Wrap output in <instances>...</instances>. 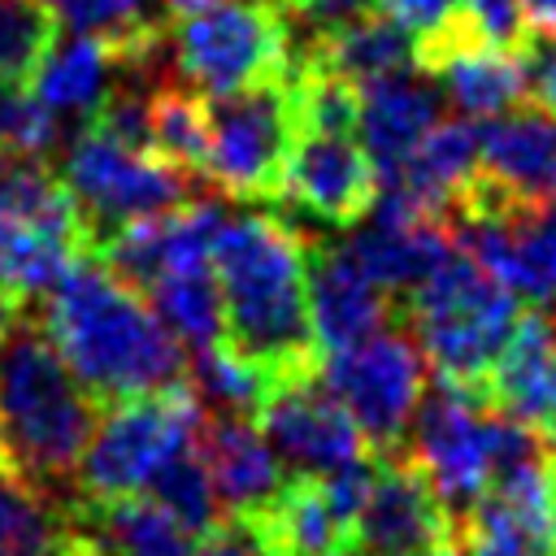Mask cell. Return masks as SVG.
<instances>
[{
	"instance_id": "obj_1",
	"label": "cell",
	"mask_w": 556,
	"mask_h": 556,
	"mask_svg": "<svg viewBox=\"0 0 556 556\" xmlns=\"http://www.w3.org/2000/svg\"><path fill=\"white\" fill-rule=\"evenodd\" d=\"M308 230L274 213H230L213 239L222 339L274 382L317 374L308 317Z\"/></svg>"
},
{
	"instance_id": "obj_2",
	"label": "cell",
	"mask_w": 556,
	"mask_h": 556,
	"mask_svg": "<svg viewBox=\"0 0 556 556\" xmlns=\"http://www.w3.org/2000/svg\"><path fill=\"white\" fill-rule=\"evenodd\" d=\"M39 326L100 408L187 378L182 343L165 330L152 304L91 252H83L43 295Z\"/></svg>"
},
{
	"instance_id": "obj_3",
	"label": "cell",
	"mask_w": 556,
	"mask_h": 556,
	"mask_svg": "<svg viewBox=\"0 0 556 556\" xmlns=\"http://www.w3.org/2000/svg\"><path fill=\"white\" fill-rule=\"evenodd\" d=\"M100 400L74 378L30 304L0 343V439L4 456L43 482L74 478V465L96 430Z\"/></svg>"
},
{
	"instance_id": "obj_4",
	"label": "cell",
	"mask_w": 556,
	"mask_h": 556,
	"mask_svg": "<svg viewBox=\"0 0 556 556\" xmlns=\"http://www.w3.org/2000/svg\"><path fill=\"white\" fill-rule=\"evenodd\" d=\"M400 308L434 378L482 400V382L521 317V300L482 261L452 248Z\"/></svg>"
},
{
	"instance_id": "obj_5",
	"label": "cell",
	"mask_w": 556,
	"mask_h": 556,
	"mask_svg": "<svg viewBox=\"0 0 556 556\" xmlns=\"http://www.w3.org/2000/svg\"><path fill=\"white\" fill-rule=\"evenodd\" d=\"M204 404L191 391V382H174L165 391L130 395L104 404L96 417V430L74 465L78 500H122L143 495L152 478L195 443Z\"/></svg>"
},
{
	"instance_id": "obj_6",
	"label": "cell",
	"mask_w": 556,
	"mask_h": 556,
	"mask_svg": "<svg viewBox=\"0 0 556 556\" xmlns=\"http://www.w3.org/2000/svg\"><path fill=\"white\" fill-rule=\"evenodd\" d=\"M300 135L295 74L204 96V182L230 200H278Z\"/></svg>"
},
{
	"instance_id": "obj_7",
	"label": "cell",
	"mask_w": 556,
	"mask_h": 556,
	"mask_svg": "<svg viewBox=\"0 0 556 556\" xmlns=\"http://www.w3.org/2000/svg\"><path fill=\"white\" fill-rule=\"evenodd\" d=\"M61 182L78 208L83 252H91L113 230L195 200L191 191L200 178L182 174L156 152L122 148L117 139L83 126L61 152Z\"/></svg>"
},
{
	"instance_id": "obj_8",
	"label": "cell",
	"mask_w": 556,
	"mask_h": 556,
	"mask_svg": "<svg viewBox=\"0 0 556 556\" xmlns=\"http://www.w3.org/2000/svg\"><path fill=\"white\" fill-rule=\"evenodd\" d=\"M174 78L200 96H226L291 70V26L278 0H217L169 30Z\"/></svg>"
},
{
	"instance_id": "obj_9",
	"label": "cell",
	"mask_w": 556,
	"mask_h": 556,
	"mask_svg": "<svg viewBox=\"0 0 556 556\" xmlns=\"http://www.w3.org/2000/svg\"><path fill=\"white\" fill-rule=\"evenodd\" d=\"M317 378L348 408L374 452H400L417 400L426 391V356L404 321V308L391 326L369 334L356 348L330 352L317 361Z\"/></svg>"
},
{
	"instance_id": "obj_10",
	"label": "cell",
	"mask_w": 556,
	"mask_h": 556,
	"mask_svg": "<svg viewBox=\"0 0 556 556\" xmlns=\"http://www.w3.org/2000/svg\"><path fill=\"white\" fill-rule=\"evenodd\" d=\"M556 195V113L521 100L478 122V169L456 195L452 217L521 213Z\"/></svg>"
},
{
	"instance_id": "obj_11",
	"label": "cell",
	"mask_w": 556,
	"mask_h": 556,
	"mask_svg": "<svg viewBox=\"0 0 556 556\" xmlns=\"http://www.w3.org/2000/svg\"><path fill=\"white\" fill-rule=\"evenodd\" d=\"M491 439H495V413L478 395H469L443 378H434L421 391L400 452H408L421 465V473L430 478L439 500L452 508L456 530H460V517L486 495Z\"/></svg>"
},
{
	"instance_id": "obj_12",
	"label": "cell",
	"mask_w": 556,
	"mask_h": 556,
	"mask_svg": "<svg viewBox=\"0 0 556 556\" xmlns=\"http://www.w3.org/2000/svg\"><path fill=\"white\" fill-rule=\"evenodd\" d=\"M256 426L291 478H326L374 452L361 426L317 374L278 382L261 404Z\"/></svg>"
},
{
	"instance_id": "obj_13",
	"label": "cell",
	"mask_w": 556,
	"mask_h": 556,
	"mask_svg": "<svg viewBox=\"0 0 556 556\" xmlns=\"http://www.w3.org/2000/svg\"><path fill=\"white\" fill-rule=\"evenodd\" d=\"M456 547V517L408 452H378L374 491L352 526L356 556H434Z\"/></svg>"
},
{
	"instance_id": "obj_14",
	"label": "cell",
	"mask_w": 556,
	"mask_h": 556,
	"mask_svg": "<svg viewBox=\"0 0 556 556\" xmlns=\"http://www.w3.org/2000/svg\"><path fill=\"white\" fill-rule=\"evenodd\" d=\"M282 195L326 226H361V217L374 208L378 174L356 130L300 126L295 148L287 156Z\"/></svg>"
},
{
	"instance_id": "obj_15",
	"label": "cell",
	"mask_w": 556,
	"mask_h": 556,
	"mask_svg": "<svg viewBox=\"0 0 556 556\" xmlns=\"http://www.w3.org/2000/svg\"><path fill=\"white\" fill-rule=\"evenodd\" d=\"M308 317L317 352H343L378 334L400 317V300H391L343 243L308 239Z\"/></svg>"
},
{
	"instance_id": "obj_16",
	"label": "cell",
	"mask_w": 556,
	"mask_h": 556,
	"mask_svg": "<svg viewBox=\"0 0 556 556\" xmlns=\"http://www.w3.org/2000/svg\"><path fill=\"white\" fill-rule=\"evenodd\" d=\"M361 222L365 226L343 248L391 300H404L408 291H417L430 278V269L456 248L447 222L426 217V213L395 204V200L374 195V208Z\"/></svg>"
},
{
	"instance_id": "obj_17",
	"label": "cell",
	"mask_w": 556,
	"mask_h": 556,
	"mask_svg": "<svg viewBox=\"0 0 556 556\" xmlns=\"http://www.w3.org/2000/svg\"><path fill=\"white\" fill-rule=\"evenodd\" d=\"M443 109H447V96L417 65L356 87V139L374 161L378 182L391 178L413 156V148L430 135Z\"/></svg>"
},
{
	"instance_id": "obj_18",
	"label": "cell",
	"mask_w": 556,
	"mask_h": 556,
	"mask_svg": "<svg viewBox=\"0 0 556 556\" xmlns=\"http://www.w3.org/2000/svg\"><path fill=\"white\" fill-rule=\"evenodd\" d=\"M482 404L526 430L547 434L556 421V313L530 304L521 308L504 352L495 356Z\"/></svg>"
},
{
	"instance_id": "obj_19",
	"label": "cell",
	"mask_w": 556,
	"mask_h": 556,
	"mask_svg": "<svg viewBox=\"0 0 556 556\" xmlns=\"http://www.w3.org/2000/svg\"><path fill=\"white\" fill-rule=\"evenodd\" d=\"M195 452L208 465L222 513H261L278 495V486L287 482V469L274 456L269 439L261 434L256 417L204 413L200 434H195Z\"/></svg>"
},
{
	"instance_id": "obj_20",
	"label": "cell",
	"mask_w": 556,
	"mask_h": 556,
	"mask_svg": "<svg viewBox=\"0 0 556 556\" xmlns=\"http://www.w3.org/2000/svg\"><path fill=\"white\" fill-rule=\"evenodd\" d=\"M291 61L300 65H313V70H326L334 78H348V83H369V78H382V74H395V70H408L417 65V35L408 26H400L391 13L382 9H369L300 48H291Z\"/></svg>"
},
{
	"instance_id": "obj_21",
	"label": "cell",
	"mask_w": 556,
	"mask_h": 556,
	"mask_svg": "<svg viewBox=\"0 0 556 556\" xmlns=\"http://www.w3.org/2000/svg\"><path fill=\"white\" fill-rule=\"evenodd\" d=\"M56 26L74 30V35H96L104 39L122 65L130 70H143V74H156V65H174L165 56V43H169V9L165 0H39Z\"/></svg>"
},
{
	"instance_id": "obj_22",
	"label": "cell",
	"mask_w": 556,
	"mask_h": 556,
	"mask_svg": "<svg viewBox=\"0 0 556 556\" xmlns=\"http://www.w3.org/2000/svg\"><path fill=\"white\" fill-rule=\"evenodd\" d=\"M83 543L74 504H56L43 482L0 460V556H74Z\"/></svg>"
},
{
	"instance_id": "obj_23",
	"label": "cell",
	"mask_w": 556,
	"mask_h": 556,
	"mask_svg": "<svg viewBox=\"0 0 556 556\" xmlns=\"http://www.w3.org/2000/svg\"><path fill=\"white\" fill-rule=\"evenodd\" d=\"M78 526L104 556H191L195 534L152 495L74 500Z\"/></svg>"
},
{
	"instance_id": "obj_24",
	"label": "cell",
	"mask_w": 556,
	"mask_h": 556,
	"mask_svg": "<svg viewBox=\"0 0 556 556\" xmlns=\"http://www.w3.org/2000/svg\"><path fill=\"white\" fill-rule=\"evenodd\" d=\"M113 70H122L117 52L96 35H56L30 74V96L48 104L56 117H91L104 91L113 87Z\"/></svg>"
},
{
	"instance_id": "obj_25",
	"label": "cell",
	"mask_w": 556,
	"mask_h": 556,
	"mask_svg": "<svg viewBox=\"0 0 556 556\" xmlns=\"http://www.w3.org/2000/svg\"><path fill=\"white\" fill-rule=\"evenodd\" d=\"M256 517L282 556H334L352 547V534L330 508L321 478H287Z\"/></svg>"
},
{
	"instance_id": "obj_26",
	"label": "cell",
	"mask_w": 556,
	"mask_h": 556,
	"mask_svg": "<svg viewBox=\"0 0 556 556\" xmlns=\"http://www.w3.org/2000/svg\"><path fill=\"white\" fill-rule=\"evenodd\" d=\"M78 256H83V243L74 235L0 213V287L22 304H35L39 295H48Z\"/></svg>"
},
{
	"instance_id": "obj_27",
	"label": "cell",
	"mask_w": 556,
	"mask_h": 556,
	"mask_svg": "<svg viewBox=\"0 0 556 556\" xmlns=\"http://www.w3.org/2000/svg\"><path fill=\"white\" fill-rule=\"evenodd\" d=\"M143 300L165 321V330L182 339L187 348H208L222 339V291H217L213 261L165 269L143 291Z\"/></svg>"
},
{
	"instance_id": "obj_28",
	"label": "cell",
	"mask_w": 556,
	"mask_h": 556,
	"mask_svg": "<svg viewBox=\"0 0 556 556\" xmlns=\"http://www.w3.org/2000/svg\"><path fill=\"white\" fill-rule=\"evenodd\" d=\"M187 382H191V391L200 395V404L208 413H235V417H256L261 404L269 400V391L278 387L261 365L239 356L226 339H217L208 348H195Z\"/></svg>"
},
{
	"instance_id": "obj_29",
	"label": "cell",
	"mask_w": 556,
	"mask_h": 556,
	"mask_svg": "<svg viewBox=\"0 0 556 556\" xmlns=\"http://www.w3.org/2000/svg\"><path fill=\"white\" fill-rule=\"evenodd\" d=\"M152 143H156V156H165L191 178H204V96L178 78L156 83Z\"/></svg>"
},
{
	"instance_id": "obj_30",
	"label": "cell",
	"mask_w": 556,
	"mask_h": 556,
	"mask_svg": "<svg viewBox=\"0 0 556 556\" xmlns=\"http://www.w3.org/2000/svg\"><path fill=\"white\" fill-rule=\"evenodd\" d=\"M143 495H152L156 504H165L195 539H200L208 526H217V521L226 517V513H222V500H217V491H213L208 465H204V456L195 452V443H191L187 452H178V456L152 478V486H148Z\"/></svg>"
},
{
	"instance_id": "obj_31",
	"label": "cell",
	"mask_w": 556,
	"mask_h": 556,
	"mask_svg": "<svg viewBox=\"0 0 556 556\" xmlns=\"http://www.w3.org/2000/svg\"><path fill=\"white\" fill-rule=\"evenodd\" d=\"M56 30V17L39 0H0V78L30 83Z\"/></svg>"
},
{
	"instance_id": "obj_32",
	"label": "cell",
	"mask_w": 556,
	"mask_h": 556,
	"mask_svg": "<svg viewBox=\"0 0 556 556\" xmlns=\"http://www.w3.org/2000/svg\"><path fill=\"white\" fill-rule=\"evenodd\" d=\"M65 117H56L48 104H39L30 91H22V83H4L0 78V148H17L30 156H52L61 148V130Z\"/></svg>"
},
{
	"instance_id": "obj_33",
	"label": "cell",
	"mask_w": 556,
	"mask_h": 556,
	"mask_svg": "<svg viewBox=\"0 0 556 556\" xmlns=\"http://www.w3.org/2000/svg\"><path fill=\"white\" fill-rule=\"evenodd\" d=\"M452 13L491 48H504V52H530L534 48V30H530L521 0H456Z\"/></svg>"
},
{
	"instance_id": "obj_34",
	"label": "cell",
	"mask_w": 556,
	"mask_h": 556,
	"mask_svg": "<svg viewBox=\"0 0 556 556\" xmlns=\"http://www.w3.org/2000/svg\"><path fill=\"white\" fill-rule=\"evenodd\" d=\"M191 556H282L256 513H226L195 539Z\"/></svg>"
},
{
	"instance_id": "obj_35",
	"label": "cell",
	"mask_w": 556,
	"mask_h": 556,
	"mask_svg": "<svg viewBox=\"0 0 556 556\" xmlns=\"http://www.w3.org/2000/svg\"><path fill=\"white\" fill-rule=\"evenodd\" d=\"M282 13H287V26H291V48L378 9V0H278Z\"/></svg>"
},
{
	"instance_id": "obj_36",
	"label": "cell",
	"mask_w": 556,
	"mask_h": 556,
	"mask_svg": "<svg viewBox=\"0 0 556 556\" xmlns=\"http://www.w3.org/2000/svg\"><path fill=\"white\" fill-rule=\"evenodd\" d=\"M378 9L391 13L400 26H408L413 35H421V30L439 26L456 9V0H378Z\"/></svg>"
},
{
	"instance_id": "obj_37",
	"label": "cell",
	"mask_w": 556,
	"mask_h": 556,
	"mask_svg": "<svg viewBox=\"0 0 556 556\" xmlns=\"http://www.w3.org/2000/svg\"><path fill=\"white\" fill-rule=\"evenodd\" d=\"M526 61H530V100L556 113V48L552 52L530 48Z\"/></svg>"
},
{
	"instance_id": "obj_38",
	"label": "cell",
	"mask_w": 556,
	"mask_h": 556,
	"mask_svg": "<svg viewBox=\"0 0 556 556\" xmlns=\"http://www.w3.org/2000/svg\"><path fill=\"white\" fill-rule=\"evenodd\" d=\"M521 4L530 17V30L543 35L547 43H556V0H521Z\"/></svg>"
},
{
	"instance_id": "obj_39",
	"label": "cell",
	"mask_w": 556,
	"mask_h": 556,
	"mask_svg": "<svg viewBox=\"0 0 556 556\" xmlns=\"http://www.w3.org/2000/svg\"><path fill=\"white\" fill-rule=\"evenodd\" d=\"M22 308H26V304H22L17 295H9V291L0 287V343H4V339H9V330L17 326V317H22Z\"/></svg>"
},
{
	"instance_id": "obj_40",
	"label": "cell",
	"mask_w": 556,
	"mask_h": 556,
	"mask_svg": "<svg viewBox=\"0 0 556 556\" xmlns=\"http://www.w3.org/2000/svg\"><path fill=\"white\" fill-rule=\"evenodd\" d=\"M208 4H217V0H165L169 17H187V13H195V9H208Z\"/></svg>"
},
{
	"instance_id": "obj_41",
	"label": "cell",
	"mask_w": 556,
	"mask_h": 556,
	"mask_svg": "<svg viewBox=\"0 0 556 556\" xmlns=\"http://www.w3.org/2000/svg\"><path fill=\"white\" fill-rule=\"evenodd\" d=\"M543 439H547V447H552V456H556V421H552V430H547Z\"/></svg>"
},
{
	"instance_id": "obj_42",
	"label": "cell",
	"mask_w": 556,
	"mask_h": 556,
	"mask_svg": "<svg viewBox=\"0 0 556 556\" xmlns=\"http://www.w3.org/2000/svg\"><path fill=\"white\" fill-rule=\"evenodd\" d=\"M434 556H465V552H460V543H456V547H443V552H434Z\"/></svg>"
},
{
	"instance_id": "obj_43",
	"label": "cell",
	"mask_w": 556,
	"mask_h": 556,
	"mask_svg": "<svg viewBox=\"0 0 556 556\" xmlns=\"http://www.w3.org/2000/svg\"><path fill=\"white\" fill-rule=\"evenodd\" d=\"M0 460H4V439H0Z\"/></svg>"
},
{
	"instance_id": "obj_44",
	"label": "cell",
	"mask_w": 556,
	"mask_h": 556,
	"mask_svg": "<svg viewBox=\"0 0 556 556\" xmlns=\"http://www.w3.org/2000/svg\"><path fill=\"white\" fill-rule=\"evenodd\" d=\"M334 556H356V552H334Z\"/></svg>"
},
{
	"instance_id": "obj_45",
	"label": "cell",
	"mask_w": 556,
	"mask_h": 556,
	"mask_svg": "<svg viewBox=\"0 0 556 556\" xmlns=\"http://www.w3.org/2000/svg\"><path fill=\"white\" fill-rule=\"evenodd\" d=\"M552 521H556V500H552Z\"/></svg>"
}]
</instances>
